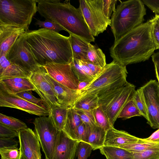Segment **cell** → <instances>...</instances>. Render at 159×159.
Here are the masks:
<instances>
[{"label": "cell", "mask_w": 159, "mask_h": 159, "mask_svg": "<svg viewBox=\"0 0 159 159\" xmlns=\"http://www.w3.org/2000/svg\"><path fill=\"white\" fill-rule=\"evenodd\" d=\"M23 36L36 62L71 63L73 59L70 37L40 28L26 31Z\"/></svg>", "instance_id": "1"}, {"label": "cell", "mask_w": 159, "mask_h": 159, "mask_svg": "<svg viewBox=\"0 0 159 159\" xmlns=\"http://www.w3.org/2000/svg\"><path fill=\"white\" fill-rule=\"evenodd\" d=\"M152 19L132 29L110 48L113 60L125 66L148 60L156 48L152 38Z\"/></svg>", "instance_id": "2"}, {"label": "cell", "mask_w": 159, "mask_h": 159, "mask_svg": "<svg viewBox=\"0 0 159 159\" xmlns=\"http://www.w3.org/2000/svg\"><path fill=\"white\" fill-rule=\"evenodd\" d=\"M40 15L62 27L69 34L76 36L89 43L94 42L92 34L79 7L68 1L47 0L41 7Z\"/></svg>", "instance_id": "3"}, {"label": "cell", "mask_w": 159, "mask_h": 159, "mask_svg": "<svg viewBox=\"0 0 159 159\" xmlns=\"http://www.w3.org/2000/svg\"><path fill=\"white\" fill-rule=\"evenodd\" d=\"M128 73L126 66L113 60L107 64L88 84L78 91L79 95L75 102L88 95H95L99 98L122 87L128 82Z\"/></svg>", "instance_id": "4"}, {"label": "cell", "mask_w": 159, "mask_h": 159, "mask_svg": "<svg viewBox=\"0 0 159 159\" xmlns=\"http://www.w3.org/2000/svg\"><path fill=\"white\" fill-rule=\"evenodd\" d=\"M146 9L141 0L120 2L111 18L110 26L116 42L143 23Z\"/></svg>", "instance_id": "5"}, {"label": "cell", "mask_w": 159, "mask_h": 159, "mask_svg": "<svg viewBox=\"0 0 159 159\" xmlns=\"http://www.w3.org/2000/svg\"><path fill=\"white\" fill-rule=\"evenodd\" d=\"M117 0H80L79 8L90 32L97 36L110 25Z\"/></svg>", "instance_id": "6"}, {"label": "cell", "mask_w": 159, "mask_h": 159, "mask_svg": "<svg viewBox=\"0 0 159 159\" xmlns=\"http://www.w3.org/2000/svg\"><path fill=\"white\" fill-rule=\"evenodd\" d=\"M36 0H0V23L28 30L37 11Z\"/></svg>", "instance_id": "7"}, {"label": "cell", "mask_w": 159, "mask_h": 159, "mask_svg": "<svg viewBox=\"0 0 159 159\" xmlns=\"http://www.w3.org/2000/svg\"><path fill=\"white\" fill-rule=\"evenodd\" d=\"M135 88V85L128 82L122 87L99 98V106L102 108L112 127L122 109L133 98Z\"/></svg>", "instance_id": "8"}, {"label": "cell", "mask_w": 159, "mask_h": 159, "mask_svg": "<svg viewBox=\"0 0 159 159\" xmlns=\"http://www.w3.org/2000/svg\"><path fill=\"white\" fill-rule=\"evenodd\" d=\"M35 133L45 158L52 159L59 130L49 117L35 118L34 122Z\"/></svg>", "instance_id": "9"}, {"label": "cell", "mask_w": 159, "mask_h": 159, "mask_svg": "<svg viewBox=\"0 0 159 159\" xmlns=\"http://www.w3.org/2000/svg\"><path fill=\"white\" fill-rule=\"evenodd\" d=\"M0 106L15 108L39 116H49L47 108L31 103L13 93L0 82Z\"/></svg>", "instance_id": "10"}, {"label": "cell", "mask_w": 159, "mask_h": 159, "mask_svg": "<svg viewBox=\"0 0 159 159\" xmlns=\"http://www.w3.org/2000/svg\"><path fill=\"white\" fill-rule=\"evenodd\" d=\"M6 57L11 62L32 73L37 71L41 66L34 58L23 34L17 39Z\"/></svg>", "instance_id": "11"}, {"label": "cell", "mask_w": 159, "mask_h": 159, "mask_svg": "<svg viewBox=\"0 0 159 159\" xmlns=\"http://www.w3.org/2000/svg\"><path fill=\"white\" fill-rule=\"evenodd\" d=\"M146 105L147 123L154 129H159V84L151 80L140 87Z\"/></svg>", "instance_id": "12"}, {"label": "cell", "mask_w": 159, "mask_h": 159, "mask_svg": "<svg viewBox=\"0 0 159 159\" xmlns=\"http://www.w3.org/2000/svg\"><path fill=\"white\" fill-rule=\"evenodd\" d=\"M47 73L45 67L41 66L37 71L32 73L29 79L34 85L35 91L49 111L53 105L58 103L52 87L47 80Z\"/></svg>", "instance_id": "13"}, {"label": "cell", "mask_w": 159, "mask_h": 159, "mask_svg": "<svg viewBox=\"0 0 159 159\" xmlns=\"http://www.w3.org/2000/svg\"><path fill=\"white\" fill-rule=\"evenodd\" d=\"M44 66L49 76L56 81L78 90L79 82L72 70L71 63H47Z\"/></svg>", "instance_id": "14"}, {"label": "cell", "mask_w": 159, "mask_h": 159, "mask_svg": "<svg viewBox=\"0 0 159 159\" xmlns=\"http://www.w3.org/2000/svg\"><path fill=\"white\" fill-rule=\"evenodd\" d=\"M19 148L26 159H41V145L32 130L27 128L18 132Z\"/></svg>", "instance_id": "15"}, {"label": "cell", "mask_w": 159, "mask_h": 159, "mask_svg": "<svg viewBox=\"0 0 159 159\" xmlns=\"http://www.w3.org/2000/svg\"><path fill=\"white\" fill-rule=\"evenodd\" d=\"M80 142L71 138L63 130H60L52 159H74Z\"/></svg>", "instance_id": "16"}, {"label": "cell", "mask_w": 159, "mask_h": 159, "mask_svg": "<svg viewBox=\"0 0 159 159\" xmlns=\"http://www.w3.org/2000/svg\"><path fill=\"white\" fill-rule=\"evenodd\" d=\"M28 30L23 27L0 23V55L6 56L17 39Z\"/></svg>", "instance_id": "17"}, {"label": "cell", "mask_w": 159, "mask_h": 159, "mask_svg": "<svg viewBox=\"0 0 159 159\" xmlns=\"http://www.w3.org/2000/svg\"><path fill=\"white\" fill-rule=\"evenodd\" d=\"M47 77L53 89L57 103L68 109L73 107L79 95L78 90L57 82L49 76L48 73Z\"/></svg>", "instance_id": "18"}, {"label": "cell", "mask_w": 159, "mask_h": 159, "mask_svg": "<svg viewBox=\"0 0 159 159\" xmlns=\"http://www.w3.org/2000/svg\"><path fill=\"white\" fill-rule=\"evenodd\" d=\"M32 73L11 62L5 56L0 55V80L14 78L29 79Z\"/></svg>", "instance_id": "19"}, {"label": "cell", "mask_w": 159, "mask_h": 159, "mask_svg": "<svg viewBox=\"0 0 159 159\" xmlns=\"http://www.w3.org/2000/svg\"><path fill=\"white\" fill-rule=\"evenodd\" d=\"M139 139L125 131L118 130L113 127L107 132L104 146L119 147L136 143Z\"/></svg>", "instance_id": "20"}, {"label": "cell", "mask_w": 159, "mask_h": 159, "mask_svg": "<svg viewBox=\"0 0 159 159\" xmlns=\"http://www.w3.org/2000/svg\"><path fill=\"white\" fill-rule=\"evenodd\" d=\"M9 89L15 94L29 91H35V89L29 78H14L0 80Z\"/></svg>", "instance_id": "21"}, {"label": "cell", "mask_w": 159, "mask_h": 159, "mask_svg": "<svg viewBox=\"0 0 159 159\" xmlns=\"http://www.w3.org/2000/svg\"><path fill=\"white\" fill-rule=\"evenodd\" d=\"M69 36L73 58L86 61L90 43L72 34H70Z\"/></svg>", "instance_id": "22"}, {"label": "cell", "mask_w": 159, "mask_h": 159, "mask_svg": "<svg viewBox=\"0 0 159 159\" xmlns=\"http://www.w3.org/2000/svg\"><path fill=\"white\" fill-rule=\"evenodd\" d=\"M71 65L72 70L79 82H90L95 76L86 61L73 58Z\"/></svg>", "instance_id": "23"}, {"label": "cell", "mask_w": 159, "mask_h": 159, "mask_svg": "<svg viewBox=\"0 0 159 159\" xmlns=\"http://www.w3.org/2000/svg\"><path fill=\"white\" fill-rule=\"evenodd\" d=\"M107 132L97 126H89L85 142L90 144L93 150L100 149L104 146Z\"/></svg>", "instance_id": "24"}, {"label": "cell", "mask_w": 159, "mask_h": 159, "mask_svg": "<svg viewBox=\"0 0 159 159\" xmlns=\"http://www.w3.org/2000/svg\"><path fill=\"white\" fill-rule=\"evenodd\" d=\"M68 108L58 103L53 105L49 110L50 117L59 131L63 130L67 119Z\"/></svg>", "instance_id": "25"}, {"label": "cell", "mask_w": 159, "mask_h": 159, "mask_svg": "<svg viewBox=\"0 0 159 159\" xmlns=\"http://www.w3.org/2000/svg\"><path fill=\"white\" fill-rule=\"evenodd\" d=\"M82 122L76 110L73 107L68 108L66 123L63 130L74 139L75 133Z\"/></svg>", "instance_id": "26"}, {"label": "cell", "mask_w": 159, "mask_h": 159, "mask_svg": "<svg viewBox=\"0 0 159 159\" xmlns=\"http://www.w3.org/2000/svg\"><path fill=\"white\" fill-rule=\"evenodd\" d=\"M100 152L111 159H132L131 152L118 147L103 146L100 149Z\"/></svg>", "instance_id": "27"}, {"label": "cell", "mask_w": 159, "mask_h": 159, "mask_svg": "<svg viewBox=\"0 0 159 159\" xmlns=\"http://www.w3.org/2000/svg\"><path fill=\"white\" fill-rule=\"evenodd\" d=\"M119 147L134 152L147 150L159 151V144L145 141L140 138L136 143L121 145Z\"/></svg>", "instance_id": "28"}, {"label": "cell", "mask_w": 159, "mask_h": 159, "mask_svg": "<svg viewBox=\"0 0 159 159\" xmlns=\"http://www.w3.org/2000/svg\"><path fill=\"white\" fill-rule=\"evenodd\" d=\"M86 61L102 68L107 64L106 56L102 50L90 43L87 53Z\"/></svg>", "instance_id": "29"}, {"label": "cell", "mask_w": 159, "mask_h": 159, "mask_svg": "<svg viewBox=\"0 0 159 159\" xmlns=\"http://www.w3.org/2000/svg\"><path fill=\"white\" fill-rule=\"evenodd\" d=\"M99 98L95 95L84 97L75 103L73 108L76 109L93 111L99 106Z\"/></svg>", "instance_id": "30"}, {"label": "cell", "mask_w": 159, "mask_h": 159, "mask_svg": "<svg viewBox=\"0 0 159 159\" xmlns=\"http://www.w3.org/2000/svg\"><path fill=\"white\" fill-rule=\"evenodd\" d=\"M0 124L18 132L28 128L26 124L20 120L1 113L0 114Z\"/></svg>", "instance_id": "31"}, {"label": "cell", "mask_w": 159, "mask_h": 159, "mask_svg": "<svg viewBox=\"0 0 159 159\" xmlns=\"http://www.w3.org/2000/svg\"><path fill=\"white\" fill-rule=\"evenodd\" d=\"M141 116L133 98L124 107L119 114L118 118H121L125 120L134 116Z\"/></svg>", "instance_id": "32"}, {"label": "cell", "mask_w": 159, "mask_h": 159, "mask_svg": "<svg viewBox=\"0 0 159 159\" xmlns=\"http://www.w3.org/2000/svg\"><path fill=\"white\" fill-rule=\"evenodd\" d=\"M96 125L107 131L113 127L101 107L99 106L93 111Z\"/></svg>", "instance_id": "33"}, {"label": "cell", "mask_w": 159, "mask_h": 159, "mask_svg": "<svg viewBox=\"0 0 159 159\" xmlns=\"http://www.w3.org/2000/svg\"><path fill=\"white\" fill-rule=\"evenodd\" d=\"M133 98L142 116L147 120V108L143 92L140 88L137 90H135Z\"/></svg>", "instance_id": "34"}, {"label": "cell", "mask_w": 159, "mask_h": 159, "mask_svg": "<svg viewBox=\"0 0 159 159\" xmlns=\"http://www.w3.org/2000/svg\"><path fill=\"white\" fill-rule=\"evenodd\" d=\"M93 150L89 143L83 141L80 142L77 148L76 155L77 159H87Z\"/></svg>", "instance_id": "35"}, {"label": "cell", "mask_w": 159, "mask_h": 159, "mask_svg": "<svg viewBox=\"0 0 159 159\" xmlns=\"http://www.w3.org/2000/svg\"><path fill=\"white\" fill-rule=\"evenodd\" d=\"M1 159H20L21 152L17 147L0 149Z\"/></svg>", "instance_id": "36"}, {"label": "cell", "mask_w": 159, "mask_h": 159, "mask_svg": "<svg viewBox=\"0 0 159 159\" xmlns=\"http://www.w3.org/2000/svg\"><path fill=\"white\" fill-rule=\"evenodd\" d=\"M35 25L42 28L45 29L59 33L61 30H66L59 25L49 20H46L43 21L36 19Z\"/></svg>", "instance_id": "37"}, {"label": "cell", "mask_w": 159, "mask_h": 159, "mask_svg": "<svg viewBox=\"0 0 159 159\" xmlns=\"http://www.w3.org/2000/svg\"><path fill=\"white\" fill-rule=\"evenodd\" d=\"M75 109L83 122L90 126H96L93 111Z\"/></svg>", "instance_id": "38"}, {"label": "cell", "mask_w": 159, "mask_h": 159, "mask_svg": "<svg viewBox=\"0 0 159 159\" xmlns=\"http://www.w3.org/2000/svg\"><path fill=\"white\" fill-rule=\"evenodd\" d=\"M152 19V35L156 49H159V15H155Z\"/></svg>", "instance_id": "39"}, {"label": "cell", "mask_w": 159, "mask_h": 159, "mask_svg": "<svg viewBox=\"0 0 159 159\" xmlns=\"http://www.w3.org/2000/svg\"><path fill=\"white\" fill-rule=\"evenodd\" d=\"M132 159H159V151L147 150L140 152H131Z\"/></svg>", "instance_id": "40"}, {"label": "cell", "mask_w": 159, "mask_h": 159, "mask_svg": "<svg viewBox=\"0 0 159 159\" xmlns=\"http://www.w3.org/2000/svg\"><path fill=\"white\" fill-rule=\"evenodd\" d=\"M89 126L82 122L77 128L74 134V139L85 142Z\"/></svg>", "instance_id": "41"}, {"label": "cell", "mask_w": 159, "mask_h": 159, "mask_svg": "<svg viewBox=\"0 0 159 159\" xmlns=\"http://www.w3.org/2000/svg\"><path fill=\"white\" fill-rule=\"evenodd\" d=\"M18 135V132L0 124V137L14 138Z\"/></svg>", "instance_id": "42"}, {"label": "cell", "mask_w": 159, "mask_h": 159, "mask_svg": "<svg viewBox=\"0 0 159 159\" xmlns=\"http://www.w3.org/2000/svg\"><path fill=\"white\" fill-rule=\"evenodd\" d=\"M19 143L14 138L0 137V149L17 147Z\"/></svg>", "instance_id": "43"}, {"label": "cell", "mask_w": 159, "mask_h": 159, "mask_svg": "<svg viewBox=\"0 0 159 159\" xmlns=\"http://www.w3.org/2000/svg\"><path fill=\"white\" fill-rule=\"evenodd\" d=\"M17 94L24 99L34 104L39 105V102L42 101L41 99L35 97L28 91L22 92Z\"/></svg>", "instance_id": "44"}, {"label": "cell", "mask_w": 159, "mask_h": 159, "mask_svg": "<svg viewBox=\"0 0 159 159\" xmlns=\"http://www.w3.org/2000/svg\"><path fill=\"white\" fill-rule=\"evenodd\" d=\"M144 5L149 8L155 15H159V0H142Z\"/></svg>", "instance_id": "45"}, {"label": "cell", "mask_w": 159, "mask_h": 159, "mask_svg": "<svg viewBox=\"0 0 159 159\" xmlns=\"http://www.w3.org/2000/svg\"><path fill=\"white\" fill-rule=\"evenodd\" d=\"M145 141L159 144V129L148 138L143 139Z\"/></svg>", "instance_id": "46"}, {"label": "cell", "mask_w": 159, "mask_h": 159, "mask_svg": "<svg viewBox=\"0 0 159 159\" xmlns=\"http://www.w3.org/2000/svg\"><path fill=\"white\" fill-rule=\"evenodd\" d=\"M151 57L154 64H156L159 66V51L154 53Z\"/></svg>", "instance_id": "47"}, {"label": "cell", "mask_w": 159, "mask_h": 159, "mask_svg": "<svg viewBox=\"0 0 159 159\" xmlns=\"http://www.w3.org/2000/svg\"><path fill=\"white\" fill-rule=\"evenodd\" d=\"M89 82H79L78 87V91H80L86 86L89 83Z\"/></svg>", "instance_id": "48"}, {"label": "cell", "mask_w": 159, "mask_h": 159, "mask_svg": "<svg viewBox=\"0 0 159 159\" xmlns=\"http://www.w3.org/2000/svg\"><path fill=\"white\" fill-rule=\"evenodd\" d=\"M156 77L159 84V66L155 64H154Z\"/></svg>", "instance_id": "49"}, {"label": "cell", "mask_w": 159, "mask_h": 159, "mask_svg": "<svg viewBox=\"0 0 159 159\" xmlns=\"http://www.w3.org/2000/svg\"><path fill=\"white\" fill-rule=\"evenodd\" d=\"M20 159H26L23 154L21 152Z\"/></svg>", "instance_id": "50"}, {"label": "cell", "mask_w": 159, "mask_h": 159, "mask_svg": "<svg viewBox=\"0 0 159 159\" xmlns=\"http://www.w3.org/2000/svg\"><path fill=\"white\" fill-rule=\"evenodd\" d=\"M107 159H111L110 158H108V157H106Z\"/></svg>", "instance_id": "51"}, {"label": "cell", "mask_w": 159, "mask_h": 159, "mask_svg": "<svg viewBox=\"0 0 159 159\" xmlns=\"http://www.w3.org/2000/svg\"><path fill=\"white\" fill-rule=\"evenodd\" d=\"M45 159H48L47 158H45Z\"/></svg>", "instance_id": "52"}]
</instances>
